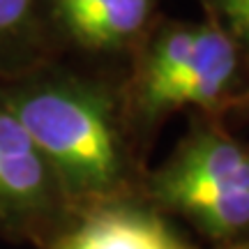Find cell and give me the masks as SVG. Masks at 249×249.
<instances>
[{
	"instance_id": "cell-1",
	"label": "cell",
	"mask_w": 249,
	"mask_h": 249,
	"mask_svg": "<svg viewBox=\"0 0 249 249\" xmlns=\"http://www.w3.org/2000/svg\"><path fill=\"white\" fill-rule=\"evenodd\" d=\"M120 83L62 58L0 81V104L42 150L76 214L141 198L150 166L127 127Z\"/></svg>"
},
{
	"instance_id": "cell-2",
	"label": "cell",
	"mask_w": 249,
	"mask_h": 249,
	"mask_svg": "<svg viewBox=\"0 0 249 249\" xmlns=\"http://www.w3.org/2000/svg\"><path fill=\"white\" fill-rule=\"evenodd\" d=\"M249 60L213 18L160 14L123 76L127 127L148 160L176 113H217L247 88Z\"/></svg>"
},
{
	"instance_id": "cell-3",
	"label": "cell",
	"mask_w": 249,
	"mask_h": 249,
	"mask_svg": "<svg viewBox=\"0 0 249 249\" xmlns=\"http://www.w3.org/2000/svg\"><path fill=\"white\" fill-rule=\"evenodd\" d=\"M141 198L208 249L240 240L249 235V139L217 113H187L176 148L145 173Z\"/></svg>"
},
{
	"instance_id": "cell-4",
	"label": "cell",
	"mask_w": 249,
	"mask_h": 249,
	"mask_svg": "<svg viewBox=\"0 0 249 249\" xmlns=\"http://www.w3.org/2000/svg\"><path fill=\"white\" fill-rule=\"evenodd\" d=\"M74 214L51 164L0 104V238L42 249Z\"/></svg>"
},
{
	"instance_id": "cell-5",
	"label": "cell",
	"mask_w": 249,
	"mask_h": 249,
	"mask_svg": "<svg viewBox=\"0 0 249 249\" xmlns=\"http://www.w3.org/2000/svg\"><path fill=\"white\" fill-rule=\"evenodd\" d=\"M161 0H42L53 58L124 76Z\"/></svg>"
},
{
	"instance_id": "cell-6",
	"label": "cell",
	"mask_w": 249,
	"mask_h": 249,
	"mask_svg": "<svg viewBox=\"0 0 249 249\" xmlns=\"http://www.w3.org/2000/svg\"><path fill=\"white\" fill-rule=\"evenodd\" d=\"M176 224L143 198H124L74 214L42 249H178Z\"/></svg>"
},
{
	"instance_id": "cell-7",
	"label": "cell",
	"mask_w": 249,
	"mask_h": 249,
	"mask_svg": "<svg viewBox=\"0 0 249 249\" xmlns=\"http://www.w3.org/2000/svg\"><path fill=\"white\" fill-rule=\"evenodd\" d=\"M53 60L42 0H0V81Z\"/></svg>"
},
{
	"instance_id": "cell-8",
	"label": "cell",
	"mask_w": 249,
	"mask_h": 249,
	"mask_svg": "<svg viewBox=\"0 0 249 249\" xmlns=\"http://www.w3.org/2000/svg\"><path fill=\"white\" fill-rule=\"evenodd\" d=\"M203 17L213 18L226 35L235 39L249 60V0H198Z\"/></svg>"
},
{
	"instance_id": "cell-9",
	"label": "cell",
	"mask_w": 249,
	"mask_h": 249,
	"mask_svg": "<svg viewBox=\"0 0 249 249\" xmlns=\"http://www.w3.org/2000/svg\"><path fill=\"white\" fill-rule=\"evenodd\" d=\"M222 118L226 123H242V124H249V83L247 88L242 90L238 97L233 99L229 107L224 108Z\"/></svg>"
},
{
	"instance_id": "cell-10",
	"label": "cell",
	"mask_w": 249,
	"mask_h": 249,
	"mask_svg": "<svg viewBox=\"0 0 249 249\" xmlns=\"http://www.w3.org/2000/svg\"><path fill=\"white\" fill-rule=\"evenodd\" d=\"M213 249H249V235L240 238L235 242H229V245H222V247H213Z\"/></svg>"
},
{
	"instance_id": "cell-11",
	"label": "cell",
	"mask_w": 249,
	"mask_h": 249,
	"mask_svg": "<svg viewBox=\"0 0 249 249\" xmlns=\"http://www.w3.org/2000/svg\"><path fill=\"white\" fill-rule=\"evenodd\" d=\"M178 249H198V247H194V245H189L187 240H182V242H180V247H178Z\"/></svg>"
}]
</instances>
